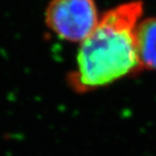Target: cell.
<instances>
[{"mask_svg": "<svg viewBox=\"0 0 156 156\" xmlns=\"http://www.w3.org/2000/svg\"><path fill=\"white\" fill-rule=\"evenodd\" d=\"M143 2H124L108 10L87 38L79 44L76 66L68 76L73 90L88 92L142 70L136 30Z\"/></svg>", "mask_w": 156, "mask_h": 156, "instance_id": "obj_1", "label": "cell"}, {"mask_svg": "<svg viewBox=\"0 0 156 156\" xmlns=\"http://www.w3.org/2000/svg\"><path fill=\"white\" fill-rule=\"evenodd\" d=\"M99 20L94 0H51L45 10L47 27L69 43L85 40Z\"/></svg>", "mask_w": 156, "mask_h": 156, "instance_id": "obj_2", "label": "cell"}, {"mask_svg": "<svg viewBox=\"0 0 156 156\" xmlns=\"http://www.w3.org/2000/svg\"><path fill=\"white\" fill-rule=\"evenodd\" d=\"M136 42L142 70L156 71V16L139 21Z\"/></svg>", "mask_w": 156, "mask_h": 156, "instance_id": "obj_3", "label": "cell"}]
</instances>
